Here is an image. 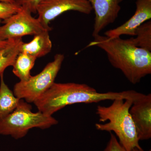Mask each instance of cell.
<instances>
[{"label": "cell", "instance_id": "6da1fadb", "mask_svg": "<svg viewBox=\"0 0 151 151\" xmlns=\"http://www.w3.org/2000/svg\"><path fill=\"white\" fill-rule=\"evenodd\" d=\"M136 93V91L133 90L100 93L86 84L54 82L33 103L39 111L52 116L67 105L96 103L107 100L113 101L119 98L132 100Z\"/></svg>", "mask_w": 151, "mask_h": 151}, {"label": "cell", "instance_id": "7a4b0ae2", "mask_svg": "<svg viewBox=\"0 0 151 151\" xmlns=\"http://www.w3.org/2000/svg\"><path fill=\"white\" fill-rule=\"evenodd\" d=\"M88 47L96 46L105 52L112 66L121 70L132 84L139 83L151 73V52L135 46L130 39L110 38L99 35Z\"/></svg>", "mask_w": 151, "mask_h": 151}, {"label": "cell", "instance_id": "3957f363", "mask_svg": "<svg viewBox=\"0 0 151 151\" xmlns=\"http://www.w3.org/2000/svg\"><path fill=\"white\" fill-rule=\"evenodd\" d=\"M132 100L116 99L113 100L110 106L98 105L96 109V113L100 122L108 121L104 124H95L96 129L114 132L119 139V143L127 151L135 148L143 149L139 144L140 140L130 113Z\"/></svg>", "mask_w": 151, "mask_h": 151}, {"label": "cell", "instance_id": "277c9868", "mask_svg": "<svg viewBox=\"0 0 151 151\" xmlns=\"http://www.w3.org/2000/svg\"><path fill=\"white\" fill-rule=\"evenodd\" d=\"M31 105L20 99L15 109L0 122V135H11L19 139L24 137L32 128L45 129L58 124L52 116L39 111L33 113Z\"/></svg>", "mask_w": 151, "mask_h": 151}, {"label": "cell", "instance_id": "5b68a950", "mask_svg": "<svg viewBox=\"0 0 151 151\" xmlns=\"http://www.w3.org/2000/svg\"><path fill=\"white\" fill-rule=\"evenodd\" d=\"M65 57L60 53L55 55L54 59L45 66L42 71L27 81H20L15 84L14 94L28 103H33L46 92L55 82Z\"/></svg>", "mask_w": 151, "mask_h": 151}, {"label": "cell", "instance_id": "8992f818", "mask_svg": "<svg viewBox=\"0 0 151 151\" xmlns=\"http://www.w3.org/2000/svg\"><path fill=\"white\" fill-rule=\"evenodd\" d=\"M3 22L4 24L0 26V40H1L34 35L47 30L42 26L38 19L32 16L31 12L22 8L17 13L4 20Z\"/></svg>", "mask_w": 151, "mask_h": 151}, {"label": "cell", "instance_id": "52a82bcc", "mask_svg": "<svg viewBox=\"0 0 151 151\" xmlns=\"http://www.w3.org/2000/svg\"><path fill=\"white\" fill-rule=\"evenodd\" d=\"M92 10L87 0H42L37 6V13L42 26L50 31V22L65 12L74 11L89 14Z\"/></svg>", "mask_w": 151, "mask_h": 151}, {"label": "cell", "instance_id": "ba28073f", "mask_svg": "<svg viewBox=\"0 0 151 151\" xmlns=\"http://www.w3.org/2000/svg\"><path fill=\"white\" fill-rule=\"evenodd\" d=\"M129 112L139 140L151 138V94L137 92Z\"/></svg>", "mask_w": 151, "mask_h": 151}, {"label": "cell", "instance_id": "9c48e42d", "mask_svg": "<svg viewBox=\"0 0 151 151\" xmlns=\"http://www.w3.org/2000/svg\"><path fill=\"white\" fill-rule=\"evenodd\" d=\"M95 14L93 37L109 24L116 21L121 10L120 4L123 0H87Z\"/></svg>", "mask_w": 151, "mask_h": 151}, {"label": "cell", "instance_id": "30bf717a", "mask_svg": "<svg viewBox=\"0 0 151 151\" xmlns=\"http://www.w3.org/2000/svg\"><path fill=\"white\" fill-rule=\"evenodd\" d=\"M136 4V11L132 17L122 25L106 31L105 36L110 38L123 35L135 36L137 29L151 18V0H137Z\"/></svg>", "mask_w": 151, "mask_h": 151}, {"label": "cell", "instance_id": "8fae6325", "mask_svg": "<svg viewBox=\"0 0 151 151\" xmlns=\"http://www.w3.org/2000/svg\"><path fill=\"white\" fill-rule=\"evenodd\" d=\"M49 31H43L34 35L31 41L23 42L20 47V52H25L36 58L42 57L49 53L52 48V43Z\"/></svg>", "mask_w": 151, "mask_h": 151}, {"label": "cell", "instance_id": "7c38bea8", "mask_svg": "<svg viewBox=\"0 0 151 151\" xmlns=\"http://www.w3.org/2000/svg\"><path fill=\"white\" fill-rule=\"evenodd\" d=\"M0 122L15 109L20 99L15 96L4 81V73L0 75Z\"/></svg>", "mask_w": 151, "mask_h": 151}, {"label": "cell", "instance_id": "4fadbf2b", "mask_svg": "<svg viewBox=\"0 0 151 151\" xmlns=\"http://www.w3.org/2000/svg\"><path fill=\"white\" fill-rule=\"evenodd\" d=\"M9 40L7 46L0 48V75L4 73L7 68L13 66L23 42L21 37Z\"/></svg>", "mask_w": 151, "mask_h": 151}, {"label": "cell", "instance_id": "5bb4252c", "mask_svg": "<svg viewBox=\"0 0 151 151\" xmlns=\"http://www.w3.org/2000/svg\"><path fill=\"white\" fill-rule=\"evenodd\" d=\"M36 59L35 57L29 54L20 52L13 65L14 74L20 81H27L31 76L30 70L34 67Z\"/></svg>", "mask_w": 151, "mask_h": 151}, {"label": "cell", "instance_id": "9a60e30c", "mask_svg": "<svg viewBox=\"0 0 151 151\" xmlns=\"http://www.w3.org/2000/svg\"><path fill=\"white\" fill-rule=\"evenodd\" d=\"M136 37L130 40L135 46L148 51L151 52V22H146L136 30Z\"/></svg>", "mask_w": 151, "mask_h": 151}, {"label": "cell", "instance_id": "2e32d148", "mask_svg": "<svg viewBox=\"0 0 151 151\" xmlns=\"http://www.w3.org/2000/svg\"><path fill=\"white\" fill-rule=\"evenodd\" d=\"M22 8L16 4L0 2V19L5 20L17 13Z\"/></svg>", "mask_w": 151, "mask_h": 151}, {"label": "cell", "instance_id": "e0dca14e", "mask_svg": "<svg viewBox=\"0 0 151 151\" xmlns=\"http://www.w3.org/2000/svg\"><path fill=\"white\" fill-rule=\"evenodd\" d=\"M103 151H127L119 143L116 136L111 132V137ZM132 151H144L143 149L135 148Z\"/></svg>", "mask_w": 151, "mask_h": 151}, {"label": "cell", "instance_id": "ac0fdd59", "mask_svg": "<svg viewBox=\"0 0 151 151\" xmlns=\"http://www.w3.org/2000/svg\"><path fill=\"white\" fill-rule=\"evenodd\" d=\"M42 1V0H14V1L15 4L22 8L26 9L32 14H36L37 6Z\"/></svg>", "mask_w": 151, "mask_h": 151}, {"label": "cell", "instance_id": "d6986e66", "mask_svg": "<svg viewBox=\"0 0 151 151\" xmlns=\"http://www.w3.org/2000/svg\"><path fill=\"white\" fill-rule=\"evenodd\" d=\"M9 40H0V48H3L7 46L9 42Z\"/></svg>", "mask_w": 151, "mask_h": 151}, {"label": "cell", "instance_id": "ffe728a7", "mask_svg": "<svg viewBox=\"0 0 151 151\" xmlns=\"http://www.w3.org/2000/svg\"><path fill=\"white\" fill-rule=\"evenodd\" d=\"M0 2H2L11 3V4H14V0H0Z\"/></svg>", "mask_w": 151, "mask_h": 151}, {"label": "cell", "instance_id": "44dd1931", "mask_svg": "<svg viewBox=\"0 0 151 151\" xmlns=\"http://www.w3.org/2000/svg\"><path fill=\"white\" fill-rule=\"evenodd\" d=\"M149 151H151V150H150Z\"/></svg>", "mask_w": 151, "mask_h": 151}]
</instances>
